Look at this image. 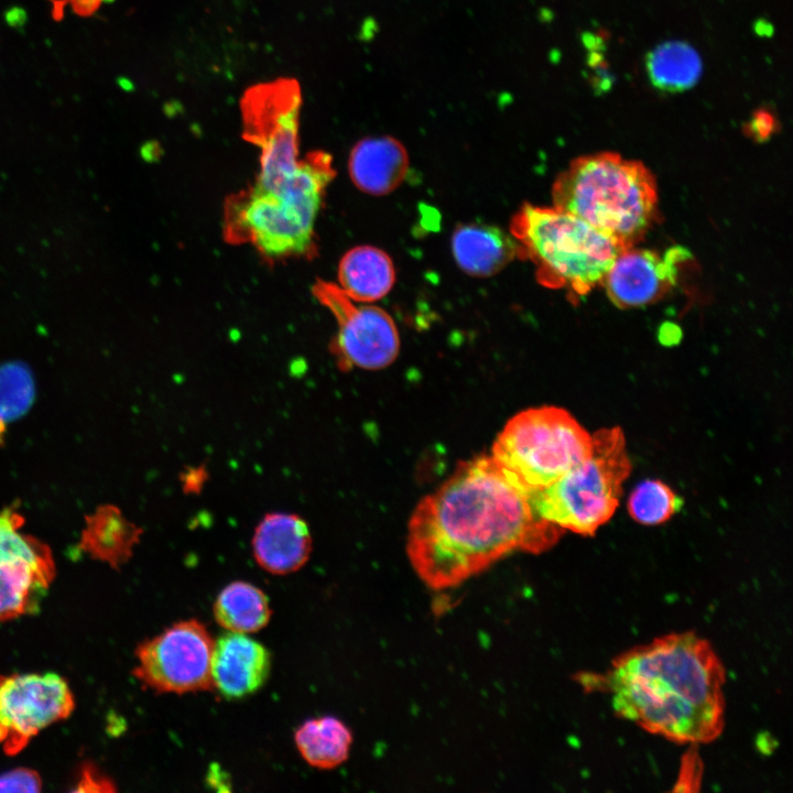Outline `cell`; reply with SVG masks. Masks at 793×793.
Listing matches in <instances>:
<instances>
[{
  "mask_svg": "<svg viewBox=\"0 0 793 793\" xmlns=\"http://www.w3.org/2000/svg\"><path fill=\"white\" fill-rule=\"evenodd\" d=\"M563 533L536 513L531 493L482 455L460 463L419 502L408 525L406 553L428 587L445 589L512 552L543 553Z\"/></svg>",
  "mask_w": 793,
  "mask_h": 793,
  "instance_id": "obj_1",
  "label": "cell"
},
{
  "mask_svg": "<svg viewBox=\"0 0 793 793\" xmlns=\"http://www.w3.org/2000/svg\"><path fill=\"white\" fill-rule=\"evenodd\" d=\"M724 665L694 632L671 633L618 655L604 674H588L589 691L608 693L615 713L677 743H706L723 731Z\"/></svg>",
  "mask_w": 793,
  "mask_h": 793,
  "instance_id": "obj_2",
  "label": "cell"
},
{
  "mask_svg": "<svg viewBox=\"0 0 793 793\" xmlns=\"http://www.w3.org/2000/svg\"><path fill=\"white\" fill-rule=\"evenodd\" d=\"M553 206L633 247L650 229L658 209V187L640 161L615 152L577 157L555 180Z\"/></svg>",
  "mask_w": 793,
  "mask_h": 793,
  "instance_id": "obj_3",
  "label": "cell"
},
{
  "mask_svg": "<svg viewBox=\"0 0 793 793\" xmlns=\"http://www.w3.org/2000/svg\"><path fill=\"white\" fill-rule=\"evenodd\" d=\"M510 233L519 257L535 267L545 287L575 298L602 283L618 254L627 249L577 216L556 207L524 204L512 217Z\"/></svg>",
  "mask_w": 793,
  "mask_h": 793,
  "instance_id": "obj_4",
  "label": "cell"
},
{
  "mask_svg": "<svg viewBox=\"0 0 793 793\" xmlns=\"http://www.w3.org/2000/svg\"><path fill=\"white\" fill-rule=\"evenodd\" d=\"M301 88L292 78H279L248 88L241 100L242 135L260 149L254 193L286 198L312 178L315 159L300 156Z\"/></svg>",
  "mask_w": 793,
  "mask_h": 793,
  "instance_id": "obj_5",
  "label": "cell"
},
{
  "mask_svg": "<svg viewBox=\"0 0 793 793\" xmlns=\"http://www.w3.org/2000/svg\"><path fill=\"white\" fill-rule=\"evenodd\" d=\"M626 438L618 426L591 434L589 455L548 487L533 492L536 513L561 529L593 536L619 506L631 472Z\"/></svg>",
  "mask_w": 793,
  "mask_h": 793,
  "instance_id": "obj_6",
  "label": "cell"
},
{
  "mask_svg": "<svg viewBox=\"0 0 793 793\" xmlns=\"http://www.w3.org/2000/svg\"><path fill=\"white\" fill-rule=\"evenodd\" d=\"M590 449L591 435L567 410L543 405L513 415L496 437L490 456L532 495L582 463Z\"/></svg>",
  "mask_w": 793,
  "mask_h": 793,
  "instance_id": "obj_7",
  "label": "cell"
},
{
  "mask_svg": "<svg viewBox=\"0 0 793 793\" xmlns=\"http://www.w3.org/2000/svg\"><path fill=\"white\" fill-rule=\"evenodd\" d=\"M213 649L214 640L202 622L182 620L138 647L133 675L157 693L208 691Z\"/></svg>",
  "mask_w": 793,
  "mask_h": 793,
  "instance_id": "obj_8",
  "label": "cell"
},
{
  "mask_svg": "<svg viewBox=\"0 0 793 793\" xmlns=\"http://www.w3.org/2000/svg\"><path fill=\"white\" fill-rule=\"evenodd\" d=\"M312 293L337 323L330 349L341 370H380L397 359L400 336L388 312L352 301L328 281L317 280Z\"/></svg>",
  "mask_w": 793,
  "mask_h": 793,
  "instance_id": "obj_9",
  "label": "cell"
},
{
  "mask_svg": "<svg viewBox=\"0 0 793 793\" xmlns=\"http://www.w3.org/2000/svg\"><path fill=\"white\" fill-rule=\"evenodd\" d=\"M75 706L67 682L56 673L0 676V746L14 756L50 725L67 718Z\"/></svg>",
  "mask_w": 793,
  "mask_h": 793,
  "instance_id": "obj_10",
  "label": "cell"
},
{
  "mask_svg": "<svg viewBox=\"0 0 793 793\" xmlns=\"http://www.w3.org/2000/svg\"><path fill=\"white\" fill-rule=\"evenodd\" d=\"M688 257L673 247L664 253L633 247L622 250L604 284L609 300L620 308L639 307L659 300L676 282L680 264Z\"/></svg>",
  "mask_w": 793,
  "mask_h": 793,
  "instance_id": "obj_11",
  "label": "cell"
},
{
  "mask_svg": "<svg viewBox=\"0 0 793 793\" xmlns=\"http://www.w3.org/2000/svg\"><path fill=\"white\" fill-rule=\"evenodd\" d=\"M270 671L269 651L246 633L228 632L214 641L211 684L222 697L252 695L264 685Z\"/></svg>",
  "mask_w": 793,
  "mask_h": 793,
  "instance_id": "obj_12",
  "label": "cell"
},
{
  "mask_svg": "<svg viewBox=\"0 0 793 793\" xmlns=\"http://www.w3.org/2000/svg\"><path fill=\"white\" fill-rule=\"evenodd\" d=\"M251 546L262 569L273 575H286L306 564L313 541L308 523L301 515L270 512L257 524Z\"/></svg>",
  "mask_w": 793,
  "mask_h": 793,
  "instance_id": "obj_13",
  "label": "cell"
},
{
  "mask_svg": "<svg viewBox=\"0 0 793 793\" xmlns=\"http://www.w3.org/2000/svg\"><path fill=\"white\" fill-rule=\"evenodd\" d=\"M409 170L404 145L390 135L368 137L351 149L348 171L361 192L382 196L399 187Z\"/></svg>",
  "mask_w": 793,
  "mask_h": 793,
  "instance_id": "obj_14",
  "label": "cell"
},
{
  "mask_svg": "<svg viewBox=\"0 0 793 793\" xmlns=\"http://www.w3.org/2000/svg\"><path fill=\"white\" fill-rule=\"evenodd\" d=\"M53 575L48 553L0 555V622L35 612Z\"/></svg>",
  "mask_w": 793,
  "mask_h": 793,
  "instance_id": "obj_15",
  "label": "cell"
},
{
  "mask_svg": "<svg viewBox=\"0 0 793 793\" xmlns=\"http://www.w3.org/2000/svg\"><path fill=\"white\" fill-rule=\"evenodd\" d=\"M452 252L467 274L487 278L500 272L519 257L512 235L490 225L459 226L452 236Z\"/></svg>",
  "mask_w": 793,
  "mask_h": 793,
  "instance_id": "obj_16",
  "label": "cell"
},
{
  "mask_svg": "<svg viewBox=\"0 0 793 793\" xmlns=\"http://www.w3.org/2000/svg\"><path fill=\"white\" fill-rule=\"evenodd\" d=\"M338 286L355 302L371 303L384 297L395 283L394 264L383 250L358 246L339 261Z\"/></svg>",
  "mask_w": 793,
  "mask_h": 793,
  "instance_id": "obj_17",
  "label": "cell"
},
{
  "mask_svg": "<svg viewBox=\"0 0 793 793\" xmlns=\"http://www.w3.org/2000/svg\"><path fill=\"white\" fill-rule=\"evenodd\" d=\"M294 740L302 758L309 765L333 769L347 760L352 735L340 719L322 716L302 724L295 731Z\"/></svg>",
  "mask_w": 793,
  "mask_h": 793,
  "instance_id": "obj_18",
  "label": "cell"
},
{
  "mask_svg": "<svg viewBox=\"0 0 793 793\" xmlns=\"http://www.w3.org/2000/svg\"><path fill=\"white\" fill-rule=\"evenodd\" d=\"M216 621L229 632L251 633L264 628L271 618L267 595L242 580L228 584L214 602Z\"/></svg>",
  "mask_w": 793,
  "mask_h": 793,
  "instance_id": "obj_19",
  "label": "cell"
},
{
  "mask_svg": "<svg viewBox=\"0 0 793 793\" xmlns=\"http://www.w3.org/2000/svg\"><path fill=\"white\" fill-rule=\"evenodd\" d=\"M645 69L655 88L666 93H681L696 85L703 65L693 46L681 41H669L647 55Z\"/></svg>",
  "mask_w": 793,
  "mask_h": 793,
  "instance_id": "obj_20",
  "label": "cell"
},
{
  "mask_svg": "<svg viewBox=\"0 0 793 793\" xmlns=\"http://www.w3.org/2000/svg\"><path fill=\"white\" fill-rule=\"evenodd\" d=\"M683 506V499L665 482L645 479L639 482L627 500L629 515L643 525H658L670 520Z\"/></svg>",
  "mask_w": 793,
  "mask_h": 793,
  "instance_id": "obj_21",
  "label": "cell"
},
{
  "mask_svg": "<svg viewBox=\"0 0 793 793\" xmlns=\"http://www.w3.org/2000/svg\"><path fill=\"white\" fill-rule=\"evenodd\" d=\"M34 392L33 376L24 363L14 361L1 365L0 423L23 415L34 401Z\"/></svg>",
  "mask_w": 793,
  "mask_h": 793,
  "instance_id": "obj_22",
  "label": "cell"
},
{
  "mask_svg": "<svg viewBox=\"0 0 793 793\" xmlns=\"http://www.w3.org/2000/svg\"><path fill=\"white\" fill-rule=\"evenodd\" d=\"M42 781L37 772L29 768H17L0 774V792H40Z\"/></svg>",
  "mask_w": 793,
  "mask_h": 793,
  "instance_id": "obj_23",
  "label": "cell"
},
{
  "mask_svg": "<svg viewBox=\"0 0 793 793\" xmlns=\"http://www.w3.org/2000/svg\"><path fill=\"white\" fill-rule=\"evenodd\" d=\"M775 115L767 107L757 108L745 127V131L757 141L769 139L778 129Z\"/></svg>",
  "mask_w": 793,
  "mask_h": 793,
  "instance_id": "obj_24",
  "label": "cell"
},
{
  "mask_svg": "<svg viewBox=\"0 0 793 793\" xmlns=\"http://www.w3.org/2000/svg\"><path fill=\"white\" fill-rule=\"evenodd\" d=\"M76 792H113L115 785L106 775L101 774L95 767L86 765L82 769L80 776L74 789Z\"/></svg>",
  "mask_w": 793,
  "mask_h": 793,
  "instance_id": "obj_25",
  "label": "cell"
},
{
  "mask_svg": "<svg viewBox=\"0 0 793 793\" xmlns=\"http://www.w3.org/2000/svg\"><path fill=\"white\" fill-rule=\"evenodd\" d=\"M7 21L11 25H20L25 21V12L21 9H12L7 12Z\"/></svg>",
  "mask_w": 793,
  "mask_h": 793,
  "instance_id": "obj_26",
  "label": "cell"
}]
</instances>
